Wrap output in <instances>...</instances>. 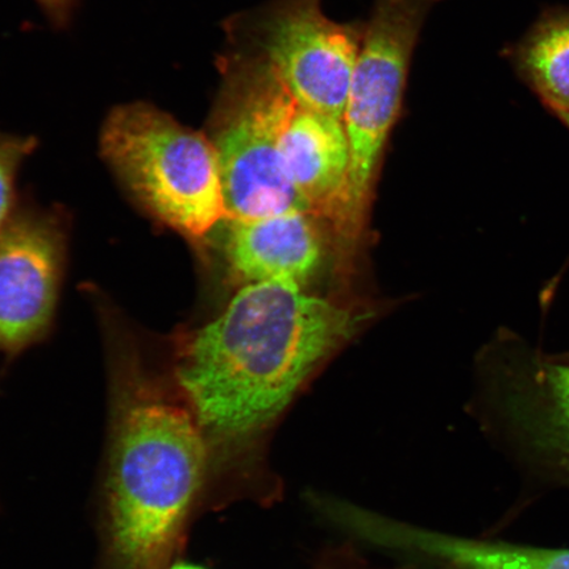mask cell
<instances>
[{"mask_svg":"<svg viewBox=\"0 0 569 569\" xmlns=\"http://www.w3.org/2000/svg\"><path fill=\"white\" fill-rule=\"evenodd\" d=\"M372 317L295 281L248 283L182 356L178 379L199 426L227 442L258 437Z\"/></svg>","mask_w":569,"mask_h":569,"instance_id":"1","label":"cell"},{"mask_svg":"<svg viewBox=\"0 0 569 569\" xmlns=\"http://www.w3.org/2000/svg\"><path fill=\"white\" fill-rule=\"evenodd\" d=\"M202 427L188 411L138 397L120 415L110 473L112 547L124 569H163L203 480Z\"/></svg>","mask_w":569,"mask_h":569,"instance_id":"2","label":"cell"},{"mask_svg":"<svg viewBox=\"0 0 569 569\" xmlns=\"http://www.w3.org/2000/svg\"><path fill=\"white\" fill-rule=\"evenodd\" d=\"M229 36L208 137L216 148L227 217L248 220L306 211L282 166L280 133L295 99L260 53Z\"/></svg>","mask_w":569,"mask_h":569,"instance_id":"3","label":"cell"},{"mask_svg":"<svg viewBox=\"0 0 569 569\" xmlns=\"http://www.w3.org/2000/svg\"><path fill=\"white\" fill-rule=\"evenodd\" d=\"M102 153L148 211L191 238L227 217L216 148L152 104L119 106L107 117Z\"/></svg>","mask_w":569,"mask_h":569,"instance_id":"4","label":"cell"},{"mask_svg":"<svg viewBox=\"0 0 569 569\" xmlns=\"http://www.w3.org/2000/svg\"><path fill=\"white\" fill-rule=\"evenodd\" d=\"M440 0H375L362 31L343 122L350 140V190L337 232L345 247L360 238L376 176L400 118L412 52L427 16Z\"/></svg>","mask_w":569,"mask_h":569,"instance_id":"5","label":"cell"},{"mask_svg":"<svg viewBox=\"0 0 569 569\" xmlns=\"http://www.w3.org/2000/svg\"><path fill=\"white\" fill-rule=\"evenodd\" d=\"M362 31L331 20L320 0H274L227 33L264 57L295 102L343 118Z\"/></svg>","mask_w":569,"mask_h":569,"instance_id":"6","label":"cell"},{"mask_svg":"<svg viewBox=\"0 0 569 569\" xmlns=\"http://www.w3.org/2000/svg\"><path fill=\"white\" fill-rule=\"evenodd\" d=\"M490 405L517 460L569 489V361L505 336L490 356Z\"/></svg>","mask_w":569,"mask_h":569,"instance_id":"7","label":"cell"},{"mask_svg":"<svg viewBox=\"0 0 569 569\" xmlns=\"http://www.w3.org/2000/svg\"><path fill=\"white\" fill-rule=\"evenodd\" d=\"M60 266V239L51 226L7 220L0 230V346L6 350H19L48 326Z\"/></svg>","mask_w":569,"mask_h":569,"instance_id":"8","label":"cell"},{"mask_svg":"<svg viewBox=\"0 0 569 569\" xmlns=\"http://www.w3.org/2000/svg\"><path fill=\"white\" fill-rule=\"evenodd\" d=\"M284 173L316 218L329 220L337 232L343 222L350 190L351 149L343 118L291 106L280 133Z\"/></svg>","mask_w":569,"mask_h":569,"instance_id":"9","label":"cell"},{"mask_svg":"<svg viewBox=\"0 0 569 569\" xmlns=\"http://www.w3.org/2000/svg\"><path fill=\"white\" fill-rule=\"evenodd\" d=\"M355 532L388 549L421 553L445 569H569V549L447 536L367 510L356 518Z\"/></svg>","mask_w":569,"mask_h":569,"instance_id":"10","label":"cell"},{"mask_svg":"<svg viewBox=\"0 0 569 569\" xmlns=\"http://www.w3.org/2000/svg\"><path fill=\"white\" fill-rule=\"evenodd\" d=\"M306 211L234 220L227 254L234 273L248 283L288 280L303 283L320 266L322 237Z\"/></svg>","mask_w":569,"mask_h":569,"instance_id":"11","label":"cell"},{"mask_svg":"<svg viewBox=\"0 0 569 569\" xmlns=\"http://www.w3.org/2000/svg\"><path fill=\"white\" fill-rule=\"evenodd\" d=\"M517 63L546 106L569 119V11L540 21L519 47Z\"/></svg>","mask_w":569,"mask_h":569,"instance_id":"12","label":"cell"},{"mask_svg":"<svg viewBox=\"0 0 569 569\" xmlns=\"http://www.w3.org/2000/svg\"><path fill=\"white\" fill-rule=\"evenodd\" d=\"M33 148L31 138L0 133V230L9 216L18 169Z\"/></svg>","mask_w":569,"mask_h":569,"instance_id":"13","label":"cell"},{"mask_svg":"<svg viewBox=\"0 0 569 569\" xmlns=\"http://www.w3.org/2000/svg\"><path fill=\"white\" fill-rule=\"evenodd\" d=\"M42 10L56 24H67L74 10L76 0H38Z\"/></svg>","mask_w":569,"mask_h":569,"instance_id":"14","label":"cell"},{"mask_svg":"<svg viewBox=\"0 0 569 569\" xmlns=\"http://www.w3.org/2000/svg\"><path fill=\"white\" fill-rule=\"evenodd\" d=\"M172 569H203L193 565H177Z\"/></svg>","mask_w":569,"mask_h":569,"instance_id":"15","label":"cell"},{"mask_svg":"<svg viewBox=\"0 0 569 569\" xmlns=\"http://www.w3.org/2000/svg\"><path fill=\"white\" fill-rule=\"evenodd\" d=\"M558 358L563 359L566 361H569V352L557 355Z\"/></svg>","mask_w":569,"mask_h":569,"instance_id":"16","label":"cell"},{"mask_svg":"<svg viewBox=\"0 0 569 569\" xmlns=\"http://www.w3.org/2000/svg\"><path fill=\"white\" fill-rule=\"evenodd\" d=\"M565 124L569 128V119L563 120Z\"/></svg>","mask_w":569,"mask_h":569,"instance_id":"17","label":"cell"}]
</instances>
